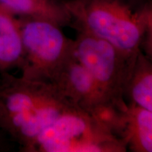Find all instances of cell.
<instances>
[{
	"label": "cell",
	"instance_id": "obj_1",
	"mask_svg": "<svg viewBox=\"0 0 152 152\" xmlns=\"http://www.w3.org/2000/svg\"><path fill=\"white\" fill-rule=\"evenodd\" d=\"M79 31L109 42L129 55L144 47L151 56L150 0H69L64 1Z\"/></svg>",
	"mask_w": 152,
	"mask_h": 152
},
{
	"label": "cell",
	"instance_id": "obj_2",
	"mask_svg": "<svg viewBox=\"0 0 152 152\" xmlns=\"http://www.w3.org/2000/svg\"><path fill=\"white\" fill-rule=\"evenodd\" d=\"M125 142L90 113L70 110L45 129L31 144L30 152H124Z\"/></svg>",
	"mask_w": 152,
	"mask_h": 152
},
{
	"label": "cell",
	"instance_id": "obj_3",
	"mask_svg": "<svg viewBox=\"0 0 152 152\" xmlns=\"http://www.w3.org/2000/svg\"><path fill=\"white\" fill-rule=\"evenodd\" d=\"M23 58L22 77L49 82L73 54L74 41L62 33L60 26L39 18L20 17Z\"/></svg>",
	"mask_w": 152,
	"mask_h": 152
},
{
	"label": "cell",
	"instance_id": "obj_4",
	"mask_svg": "<svg viewBox=\"0 0 152 152\" xmlns=\"http://www.w3.org/2000/svg\"><path fill=\"white\" fill-rule=\"evenodd\" d=\"M73 52L108 99L124 102L125 88L137 54H125L109 42L82 31L74 41Z\"/></svg>",
	"mask_w": 152,
	"mask_h": 152
},
{
	"label": "cell",
	"instance_id": "obj_5",
	"mask_svg": "<svg viewBox=\"0 0 152 152\" xmlns=\"http://www.w3.org/2000/svg\"><path fill=\"white\" fill-rule=\"evenodd\" d=\"M49 83L74 105L90 113L109 100L74 52L55 72ZM112 102V101H111Z\"/></svg>",
	"mask_w": 152,
	"mask_h": 152
},
{
	"label": "cell",
	"instance_id": "obj_6",
	"mask_svg": "<svg viewBox=\"0 0 152 152\" xmlns=\"http://www.w3.org/2000/svg\"><path fill=\"white\" fill-rule=\"evenodd\" d=\"M23 58V45L20 19L0 4V72L20 67Z\"/></svg>",
	"mask_w": 152,
	"mask_h": 152
},
{
	"label": "cell",
	"instance_id": "obj_7",
	"mask_svg": "<svg viewBox=\"0 0 152 152\" xmlns=\"http://www.w3.org/2000/svg\"><path fill=\"white\" fill-rule=\"evenodd\" d=\"M122 139L134 152L152 151V111L130 104L125 112Z\"/></svg>",
	"mask_w": 152,
	"mask_h": 152
},
{
	"label": "cell",
	"instance_id": "obj_8",
	"mask_svg": "<svg viewBox=\"0 0 152 152\" xmlns=\"http://www.w3.org/2000/svg\"><path fill=\"white\" fill-rule=\"evenodd\" d=\"M0 4L16 16L43 19L60 27L72 21L65 2L61 0H0Z\"/></svg>",
	"mask_w": 152,
	"mask_h": 152
},
{
	"label": "cell",
	"instance_id": "obj_9",
	"mask_svg": "<svg viewBox=\"0 0 152 152\" xmlns=\"http://www.w3.org/2000/svg\"><path fill=\"white\" fill-rule=\"evenodd\" d=\"M125 94L130 104L152 111V64L149 56L141 50L137 55Z\"/></svg>",
	"mask_w": 152,
	"mask_h": 152
},
{
	"label": "cell",
	"instance_id": "obj_10",
	"mask_svg": "<svg viewBox=\"0 0 152 152\" xmlns=\"http://www.w3.org/2000/svg\"><path fill=\"white\" fill-rule=\"evenodd\" d=\"M4 132L1 127H0V149H3V145H4V137L3 133Z\"/></svg>",
	"mask_w": 152,
	"mask_h": 152
}]
</instances>
